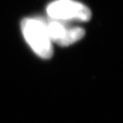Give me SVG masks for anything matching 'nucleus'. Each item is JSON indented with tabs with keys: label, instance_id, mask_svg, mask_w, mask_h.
I'll return each instance as SVG.
<instances>
[{
	"label": "nucleus",
	"instance_id": "3",
	"mask_svg": "<svg viewBox=\"0 0 123 123\" xmlns=\"http://www.w3.org/2000/svg\"><path fill=\"white\" fill-rule=\"evenodd\" d=\"M85 35V30L81 27H70L66 32L65 37L59 43V46H67L80 40Z\"/></svg>",
	"mask_w": 123,
	"mask_h": 123
},
{
	"label": "nucleus",
	"instance_id": "2",
	"mask_svg": "<svg viewBox=\"0 0 123 123\" xmlns=\"http://www.w3.org/2000/svg\"><path fill=\"white\" fill-rule=\"evenodd\" d=\"M48 15L61 21L77 20L86 22L91 18V11L86 6L72 0H56L48 5Z\"/></svg>",
	"mask_w": 123,
	"mask_h": 123
},
{
	"label": "nucleus",
	"instance_id": "1",
	"mask_svg": "<svg viewBox=\"0 0 123 123\" xmlns=\"http://www.w3.org/2000/svg\"><path fill=\"white\" fill-rule=\"evenodd\" d=\"M23 34L34 52L42 58L53 55L52 42L46 33V26L40 18H25L21 23Z\"/></svg>",
	"mask_w": 123,
	"mask_h": 123
}]
</instances>
